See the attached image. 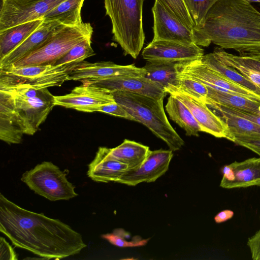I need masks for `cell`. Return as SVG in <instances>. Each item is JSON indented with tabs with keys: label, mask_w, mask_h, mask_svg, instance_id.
I'll list each match as a JSON object with an SVG mask.
<instances>
[{
	"label": "cell",
	"mask_w": 260,
	"mask_h": 260,
	"mask_svg": "<svg viewBox=\"0 0 260 260\" xmlns=\"http://www.w3.org/2000/svg\"><path fill=\"white\" fill-rule=\"evenodd\" d=\"M0 232L15 247L59 259L87 247L81 234L57 219L24 209L0 193Z\"/></svg>",
	"instance_id": "cell-1"
},
{
	"label": "cell",
	"mask_w": 260,
	"mask_h": 260,
	"mask_svg": "<svg viewBox=\"0 0 260 260\" xmlns=\"http://www.w3.org/2000/svg\"><path fill=\"white\" fill-rule=\"evenodd\" d=\"M194 44L212 43L239 55L260 51V12L244 0H218L207 12L204 25L192 29Z\"/></svg>",
	"instance_id": "cell-2"
},
{
	"label": "cell",
	"mask_w": 260,
	"mask_h": 260,
	"mask_svg": "<svg viewBox=\"0 0 260 260\" xmlns=\"http://www.w3.org/2000/svg\"><path fill=\"white\" fill-rule=\"evenodd\" d=\"M116 103L122 106L136 121L141 123L164 141L173 151L184 145L181 137L170 124L165 112L164 98L124 91L111 92Z\"/></svg>",
	"instance_id": "cell-3"
},
{
	"label": "cell",
	"mask_w": 260,
	"mask_h": 260,
	"mask_svg": "<svg viewBox=\"0 0 260 260\" xmlns=\"http://www.w3.org/2000/svg\"><path fill=\"white\" fill-rule=\"evenodd\" d=\"M145 0H104L106 15L111 21L113 39L124 54L136 59L142 49L145 34L142 23Z\"/></svg>",
	"instance_id": "cell-4"
},
{
	"label": "cell",
	"mask_w": 260,
	"mask_h": 260,
	"mask_svg": "<svg viewBox=\"0 0 260 260\" xmlns=\"http://www.w3.org/2000/svg\"><path fill=\"white\" fill-rule=\"evenodd\" d=\"M75 64H52L0 68V89L24 86L36 89L60 86L69 80Z\"/></svg>",
	"instance_id": "cell-5"
},
{
	"label": "cell",
	"mask_w": 260,
	"mask_h": 260,
	"mask_svg": "<svg viewBox=\"0 0 260 260\" xmlns=\"http://www.w3.org/2000/svg\"><path fill=\"white\" fill-rule=\"evenodd\" d=\"M92 33L93 28L90 23L83 22L75 26H66L53 34L39 48L10 66L53 65L75 45L91 37Z\"/></svg>",
	"instance_id": "cell-6"
},
{
	"label": "cell",
	"mask_w": 260,
	"mask_h": 260,
	"mask_svg": "<svg viewBox=\"0 0 260 260\" xmlns=\"http://www.w3.org/2000/svg\"><path fill=\"white\" fill-rule=\"evenodd\" d=\"M4 90L14 98L24 134L33 135L55 106L54 96L48 88L36 89L20 86Z\"/></svg>",
	"instance_id": "cell-7"
},
{
	"label": "cell",
	"mask_w": 260,
	"mask_h": 260,
	"mask_svg": "<svg viewBox=\"0 0 260 260\" xmlns=\"http://www.w3.org/2000/svg\"><path fill=\"white\" fill-rule=\"evenodd\" d=\"M21 180L35 193L51 201L69 200L78 195L65 172L51 161H43L26 171Z\"/></svg>",
	"instance_id": "cell-8"
},
{
	"label": "cell",
	"mask_w": 260,
	"mask_h": 260,
	"mask_svg": "<svg viewBox=\"0 0 260 260\" xmlns=\"http://www.w3.org/2000/svg\"><path fill=\"white\" fill-rule=\"evenodd\" d=\"M65 0H1L0 30L43 19Z\"/></svg>",
	"instance_id": "cell-9"
},
{
	"label": "cell",
	"mask_w": 260,
	"mask_h": 260,
	"mask_svg": "<svg viewBox=\"0 0 260 260\" xmlns=\"http://www.w3.org/2000/svg\"><path fill=\"white\" fill-rule=\"evenodd\" d=\"M177 71L215 90L240 95L260 102V96L211 70L202 58L176 63Z\"/></svg>",
	"instance_id": "cell-10"
},
{
	"label": "cell",
	"mask_w": 260,
	"mask_h": 260,
	"mask_svg": "<svg viewBox=\"0 0 260 260\" xmlns=\"http://www.w3.org/2000/svg\"><path fill=\"white\" fill-rule=\"evenodd\" d=\"M145 74L144 67H137L133 64L121 66L111 61L91 63L83 60L75 64L69 73V80L79 81L87 84L115 77L141 76Z\"/></svg>",
	"instance_id": "cell-11"
},
{
	"label": "cell",
	"mask_w": 260,
	"mask_h": 260,
	"mask_svg": "<svg viewBox=\"0 0 260 260\" xmlns=\"http://www.w3.org/2000/svg\"><path fill=\"white\" fill-rule=\"evenodd\" d=\"M165 91L176 96L187 106L200 125L202 132L233 142L234 138L226 124L206 104L174 86L169 87Z\"/></svg>",
	"instance_id": "cell-12"
},
{
	"label": "cell",
	"mask_w": 260,
	"mask_h": 260,
	"mask_svg": "<svg viewBox=\"0 0 260 260\" xmlns=\"http://www.w3.org/2000/svg\"><path fill=\"white\" fill-rule=\"evenodd\" d=\"M116 102L109 90L90 84L75 87L70 93L54 96L55 106L85 112H98L103 106Z\"/></svg>",
	"instance_id": "cell-13"
},
{
	"label": "cell",
	"mask_w": 260,
	"mask_h": 260,
	"mask_svg": "<svg viewBox=\"0 0 260 260\" xmlns=\"http://www.w3.org/2000/svg\"><path fill=\"white\" fill-rule=\"evenodd\" d=\"M173 156L170 149L150 150L141 164L128 169L117 183L135 186L143 182H154L168 170Z\"/></svg>",
	"instance_id": "cell-14"
},
{
	"label": "cell",
	"mask_w": 260,
	"mask_h": 260,
	"mask_svg": "<svg viewBox=\"0 0 260 260\" xmlns=\"http://www.w3.org/2000/svg\"><path fill=\"white\" fill-rule=\"evenodd\" d=\"M142 55L147 61L178 62L202 58L204 50L196 44L152 40L144 48Z\"/></svg>",
	"instance_id": "cell-15"
},
{
	"label": "cell",
	"mask_w": 260,
	"mask_h": 260,
	"mask_svg": "<svg viewBox=\"0 0 260 260\" xmlns=\"http://www.w3.org/2000/svg\"><path fill=\"white\" fill-rule=\"evenodd\" d=\"M154 18L153 40H168L186 44H194L192 30L185 26L159 0L152 8Z\"/></svg>",
	"instance_id": "cell-16"
},
{
	"label": "cell",
	"mask_w": 260,
	"mask_h": 260,
	"mask_svg": "<svg viewBox=\"0 0 260 260\" xmlns=\"http://www.w3.org/2000/svg\"><path fill=\"white\" fill-rule=\"evenodd\" d=\"M220 186L227 189L260 186V157L234 161L223 167Z\"/></svg>",
	"instance_id": "cell-17"
},
{
	"label": "cell",
	"mask_w": 260,
	"mask_h": 260,
	"mask_svg": "<svg viewBox=\"0 0 260 260\" xmlns=\"http://www.w3.org/2000/svg\"><path fill=\"white\" fill-rule=\"evenodd\" d=\"M87 84L104 88L111 92H128L143 94L157 99L164 98L167 94L161 85L145 77L144 76L115 77Z\"/></svg>",
	"instance_id": "cell-18"
},
{
	"label": "cell",
	"mask_w": 260,
	"mask_h": 260,
	"mask_svg": "<svg viewBox=\"0 0 260 260\" xmlns=\"http://www.w3.org/2000/svg\"><path fill=\"white\" fill-rule=\"evenodd\" d=\"M24 134L12 95L0 90V139L9 144H19Z\"/></svg>",
	"instance_id": "cell-19"
},
{
	"label": "cell",
	"mask_w": 260,
	"mask_h": 260,
	"mask_svg": "<svg viewBox=\"0 0 260 260\" xmlns=\"http://www.w3.org/2000/svg\"><path fill=\"white\" fill-rule=\"evenodd\" d=\"M66 26L57 21H45L18 46L0 59V68L26 57L42 46L53 34Z\"/></svg>",
	"instance_id": "cell-20"
},
{
	"label": "cell",
	"mask_w": 260,
	"mask_h": 260,
	"mask_svg": "<svg viewBox=\"0 0 260 260\" xmlns=\"http://www.w3.org/2000/svg\"><path fill=\"white\" fill-rule=\"evenodd\" d=\"M87 176L91 180L98 182L108 183L118 181L128 166L113 158L108 151V148H99L92 161L88 166Z\"/></svg>",
	"instance_id": "cell-21"
},
{
	"label": "cell",
	"mask_w": 260,
	"mask_h": 260,
	"mask_svg": "<svg viewBox=\"0 0 260 260\" xmlns=\"http://www.w3.org/2000/svg\"><path fill=\"white\" fill-rule=\"evenodd\" d=\"M39 19L0 30V59L22 43L43 23Z\"/></svg>",
	"instance_id": "cell-22"
},
{
	"label": "cell",
	"mask_w": 260,
	"mask_h": 260,
	"mask_svg": "<svg viewBox=\"0 0 260 260\" xmlns=\"http://www.w3.org/2000/svg\"><path fill=\"white\" fill-rule=\"evenodd\" d=\"M166 110L170 118L182 128L188 136H198L201 128L190 110L181 101L170 94Z\"/></svg>",
	"instance_id": "cell-23"
},
{
	"label": "cell",
	"mask_w": 260,
	"mask_h": 260,
	"mask_svg": "<svg viewBox=\"0 0 260 260\" xmlns=\"http://www.w3.org/2000/svg\"><path fill=\"white\" fill-rule=\"evenodd\" d=\"M150 151L149 147L127 139L115 148H108L109 155L126 164L128 169L134 168L141 164Z\"/></svg>",
	"instance_id": "cell-24"
},
{
	"label": "cell",
	"mask_w": 260,
	"mask_h": 260,
	"mask_svg": "<svg viewBox=\"0 0 260 260\" xmlns=\"http://www.w3.org/2000/svg\"><path fill=\"white\" fill-rule=\"evenodd\" d=\"M206 101L260 115V102L246 97L215 90L207 86Z\"/></svg>",
	"instance_id": "cell-25"
},
{
	"label": "cell",
	"mask_w": 260,
	"mask_h": 260,
	"mask_svg": "<svg viewBox=\"0 0 260 260\" xmlns=\"http://www.w3.org/2000/svg\"><path fill=\"white\" fill-rule=\"evenodd\" d=\"M177 62L147 61L144 67L145 77L159 84L165 89L178 86Z\"/></svg>",
	"instance_id": "cell-26"
},
{
	"label": "cell",
	"mask_w": 260,
	"mask_h": 260,
	"mask_svg": "<svg viewBox=\"0 0 260 260\" xmlns=\"http://www.w3.org/2000/svg\"><path fill=\"white\" fill-rule=\"evenodd\" d=\"M85 0H65L47 13L45 21H57L67 26H75L83 23L81 9Z\"/></svg>",
	"instance_id": "cell-27"
},
{
	"label": "cell",
	"mask_w": 260,
	"mask_h": 260,
	"mask_svg": "<svg viewBox=\"0 0 260 260\" xmlns=\"http://www.w3.org/2000/svg\"><path fill=\"white\" fill-rule=\"evenodd\" d=\"M202 61L211 70L260 96V88L258 86L244 77L235 69L219 61L212 52L204 55Z\"/></svg>",
	"instance_id": "cell-28"
},
{
	"label": "cell",
	"mask_w": 260,
	"mask_h": 260,
	"mask_svg": "<svg viewBox=\"0 0 260 260\" xmlns=\"http://www.w3.org/2000/svg\"><path fill=\"white\" fill-rule=\"evenodd\" d=\"M209 108L226 124L232 135L234 134H260V126L254 122L218 109Z\"/></svg>",
	"instance_id": "cell-29"
},
{
	"label": "cell",
	"mask_w": 260,
	"mask_h": 260,
	"mask_svg": "<svg viewBox=\"0 0 260 260\" xmlns=\"http://www.w3.org/2000/svg\"><path fill=\"white\" fill-rule=\"evenodd\" d=\"M91 37L87 38L73 47L54 66L75 64L95 54L91 47Z\"/></svg>",
	"instance_id": "cell-30"
},
{
	"label": "cell",
	"mask_w": 260,
	"mask_h": 260,
	"mask_svg": "<svg viewBox=\"0 0 260 260\" xmlns=\"http://www.w3.org/2000/svg\"><path fill=\"white\" fill-rule=\"evenodd\" d=\"M218 0H183L194 27H202L209 9ZM193 28V29H194Z\"/></svg>",
	"instance_id": "cell-31"
},
{
	"label": "cell",
	"mask_w": 260,
	"mask_h": 260,
	"mask_svg": "<svg viewBox=\"0 0 260 260\" xmlns=\"http://www.w3.org/2000/svg\"><path fill=\"white\" fill-rule=\"evenodd\" d=\"M177 77L178 86L176 87L189 94L205 104L208 88L205 84L178 72Z\"/></svg>",
	"instance_id": "cell-32"
},
{
	"label": "cell",
	"mask_w": 260,
	"mask_h": 260,
	"mask_svg": "<svg viewBox=\"0 0 260 260\" xmlns=\"http://www.w3.org/2000/svg\"><path fill=\"white\" fill-rule=\"evenodd\" d=\"M212 53L219 61L235 69L244 77L260 88L259 72L234 61L227 55L226 52L224 49L220 47H216Z\"/></svg>",
	"instance_id": "cell-33"
},
{
	"label": "cell",
	"mask_w": 260,
	"mask_h": 260,
	"mask_svg": "<svg viewBox=\"0 0 260 260\" xmlns=\"http://www.w3.org/2000/svg\"><path fill=\"white\" fill-rule=\"evenodd\" d=\"M129 234L122 229H115L113 233L101 235V237L107 240L112 245L119 247H134L145 245L149 239H142L137 237L132 241L126 240V237Z\"/></svg>",
	"instance_id": "cell-34"
},
{
	"label": "cell",
	"mask_w": 260,
	"mask_h": 260,
	"mask_svg": "<svg viewBox=\"0 0 260 260\" xmlns=\"http://www.w3.org/2000/svg\"><path fill=\"white\" fill-rule=\"evenodd\" d=\"M185 26L192 30L194 24L183 0H159Z\"/></svg>",
	"instance_id": "cell-35"
},
{
	"label": "cell",
	"mask_w": 260,
	"mask_h": 260,
	"mask_svg": "<svg viewBox=\"0 0 260 260\" xmlns=\"http://www.w3.org/2000/svg\"><path fill=\"white\" fill-rule=\"evenodd\" d=\"M233 142L256 153L260 157V134H234Z\"/></svg>",
	"instance_id": "cell-36"
},
{
	"label": "cell",
	"mask_w": 260,
	"mask_h": 260,
	"mask_svg": "<svg viewBox=\"0 0 260 260\" xmlns=\"http://www.w3.org/2000/svg\"><path fill=\"white\" fill-rule=\"evenodd\" d=\"M205 103L209 108H214L220 109L228 113L248 119L260 126L259 114L241 111L234 108L218 105L208 101H206Z\"/></svg>",
	"instance_id": "cell-37"
},
{
	"label": "cell",
	"mask_w": 260,
	"mask_h": 260,
	"mask_svg": "<svg viewBox=\"0 0 260 260\" xmlns=\"http://www.w3.org/2000/svg\"><path fill=\"white\" fill-rule=\"evenodd\" d=\"M227 55L233 60L245 67L260 73V58L253 55H236L226 52Z\"/></svg>",
	"instance_id": "cell-38"
},
{
	"label": "cell",
	"mask_w": 260,
	"mask_h": 260,
	"mask_svg": "<svg viewBox=\"0 0 260 260\" xmlns=\"http://www.w3.org/2000/svg\"><path fill=\"white\" fill-rule=\"evenodd\" d=\"M98 112H103L115 116L135 121L134 118L122 106L116 102L100 107Z\"/></svg>",
	"instance_id": "cell-39"
},
{
	"label": "cell",
	"mask_w": 260,
	"mask_h": 260,
	"mask_svg": "<svg viewBox=\"0 0 260 260\" xmlns=\"http://www.w3.org/2000/svg\"><path fill=\"white\" fill-rule=\"evenodd\" d=\"M247 245L249 248L252 258L260 260V229L248 238Z\"/></svg>",
	"instance_id": "cell-40"
},
{
	"label": "cell",
	"mask_w": 260,
	"mask_h": 260,
	"mask_svg": "<svg viewBox=\"0 0 260 260\" xmlns=\"http://www.w3.org/2000/svg\"><path fill=\"white\" fill-rule=\"evenodd\" d=\"M17 255L6 239L0 238V259H17Z\"/></svg>",
	"instance_id": "cell-41"
},
{
	"label": "cell",
	"mask_w": 260,
	"mask_h": 260,
	"mask_svg": "<svg viewBox=\"0 0 260 260\" xmlns=\"http://www.w3.org/2000/svg\"><path fill=\"white\" fill-rule=\"evenodd\" d=\"M234 212L231 210H224L217 213L214 217V220L217 223L223 222L231 219L234 216Z\"/></svg>",
	"instance_id": "cell-42"
},
{
	"label": "cell",
	"mask_w": 260,
	"mask_h": 260,
	"mask_svg": "<svg viewBox=\"0 0 260 260\" xmlns=\"http://www.w3.org/2000/svg\"><path fill=\"white\" fill-rule=\"evenodd\" d=\"M247 2L251 3V2H257L260 3V0H244Z\"/></svg>",
	"instance_id": "cell-43"
},
{
	"label": "cell",
	"mask_w": 260,
	"mask_h": 260,
	"mask_svg": "<svg viewBox=\"0 0 260 260\" xmlns=\"http://www.w3.org/2000/svg\"><path fill=\"white\" fill-rule=\"evenodd\" d=\"M253 55L260 58V51L258 53Z\"/></svg>",
	"instance_id": "cell-44"
}]
</instances>
